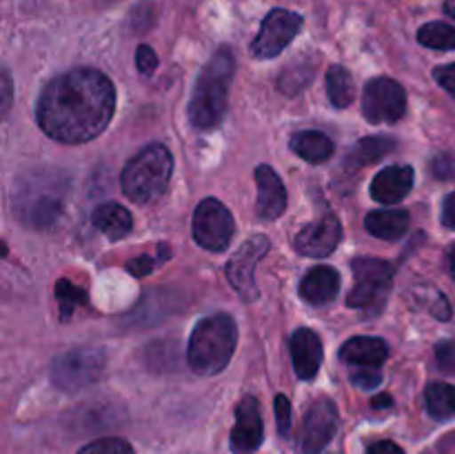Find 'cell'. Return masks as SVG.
Returning <instances> with one entry per match:
<instances>
[{
	"mask_svg": "<svg viewBox=\"0 0 455 454\" xmlns=\"http://www.w3.org/2000/svg\"><path fill=\"white\" fill-rule=\"evenodd\" d=\"M271 249V240L267 236L256 234L240 245L238 252L231 256L227 265V279L231 288L244 298V301H256L258 285H256V267L260 258Z\"/></svg>",
	"mask_w": 455,
	"mask_h": 454,
	"instance_id": "obj_11",
	"label": "cell"
},
{
	"mask_svg": "<svg viewBox=\"0 0 455 454\" xmlns=\"http://www.w3.org/2000/svg\"><path fill=\"white\" fill-rule=\"evenodd\" d=\"M238 343V325L234 316L213 314L198 320L191 332L187 361L198 377H216L229 365Z\"/></svg>",
	"mask_w": 455,
	"mask_h": 454,
	"instance_id": "obj_3",
	"label": "cell"
},
{
	"mask_svg": "<svg viewBox=\"0 0 455 454\" xmlns=\"http://www.w3.org/2000/svg\"><path fill=\"white\" fill-rule=\"evenodd\" d=\"M235 61L227 47L216 52L196 80L189 102V120L198 129H213L220 125L227 111L229 85L234 78Z\"/></svg>",
	"mask_w": 455,
	"mask_h": 454,
	"instance_id": "obj_2",
	"label": "cell"
},
{
	"mask_svg": "<svg viewBox=\"0 0 455 454\" xmlns=\"http://www.w3.org/2000/svg\"><path fill=\"white\" fill-rule=\"evenodd\" d=\"M413 187V169L409 165H391L376 174L371 182V199L382 205L400 203Z\"/></svg>",
	"mask_w": 455,
	"mask_h": 454,
	"instance_id": "obj_17",
	"label": "cell"
},
{
	"mask_svg": "<svg viewBox=\"0 0 455 454\" xmlns=\"http://www.w3.org/2000/svg\"><path fill=\"white\" fill-rule=\"evenodd\" d=\"M380 381H382V374L373 368L360 369V372H355L354 377H351V383L358 385L360 390H373V387L380 385Z\"/></svg>",
	"mask_w": 455,
	"mask_h": 454,
	"instance_id": "obj_32",
	"label": "cell"
},
{
	"mask_svg": "<svg viewBox=\"0 0 455 454\" xmlns=\"http://www.w3.org/2000/svg\"><path fill=\"white\" fill-rule=\"evenodd\" d=\"M65 194L67 181L58 174L53 176L36 174V176L25 178L13 194L16 216H20V221L34 230L52 227L65 207Z\"/></svg>",
	"mask_w": 455,
	"mask_h": 454,
	"instance_id": "obj_5",
	"label": "cell"
},
{
	"mask_svg": "<svg viewBox=\"0 0 455 454\" xmlns=\"http://www.w3.org/2000/svg\"><path fill=\"white\" fill-rule=\"evenodd\" d=\"M394 150H395V141H391L389 136H364L363 141L351 150L349 165L364 167V165L369 163H378L382 156H387Z\"/></svg>",
	"mask_w": 455,
	"mask_h": 454,
	"instance_id": "obj_25",
	"label": "cell"
},
{
	"mask_svg": "<svg viewBox=\"0 0 455 454\" xmlns=\"http://www.w3.org/2000/svg\"><path fill=\"white\" fill-rule=\"evenodd\" d=\"M409 212L404 209H378V212L367 214L364 227L369 234L382 240H398L409 231Z\"/></svg>",
	"mask_w": 455,
	"mask_h": 454,
	"instance_id": "obj_21",
	"label": "cell"
},
{
	"mask_svg": "<svg viewBox=\"0 0 455 454\" xmlns=\"http://www.w3.org/2000/svg\"><path fill=\"white\" fill-rule=\"evenodd\" d=\"M158 261H163V256L151 258V256H140V258H132L127 263V270L132 272L133 276H147L154 272V267L158 265Z\"/></svg>",
	"mask_w": 455,
	"mask_h": 454,
	"instance_id": "obj_34",
	"label": "cell"
},
{
	"mask_svg": "<svg viewBox=\"0 0 455 454\" xmlns=\"http://www.w3.org/2000/svg\"><path fill=\"white\" fill-rule=\"evenodd\" d=\"M447 261H449V272H451V276L455 279V243L451 245V247H449Z\"/></svg>",
	"mask_w": 455,
	"mask_h": 454,
	"instance_id": "obj_41",
	"label": "cell"
},
{
	"mask_svg": "<svg viewBox=\"0 0 455 454\" xmlns=\"http://www.w3.org/2000/svg\"><path fill=\"white\" fill-rule=\"evenodd\" d=\"M105 372V352L98 347H74L52 365L53 385L62 392H78L93 385Z\"/></svg>",
	"mask_w": 455,
	"mask_h": 454,
	"instance_id": "obj_7",
	"label": "cell"
},
{
	"mask_svg": "<svg viewBox=\"0 0 455 454\" xmlns=\"http://www.w3.org/2000/svg\"><path fill=\"white\" fill-rule=\"evenodd\" d=\"M291 150L307 163H324L333 156V142L327 134L309 129V132L293 134Z\"/></svg>",
	"mask_w": 455,
	"mask_h": 454,
	"instance_id": "obj_22",
	"label": "cell"
},
{
	"mask_svg": "<svg viewBox=\"0 0 455 454\" xmlns=\"http://www.w3.org/2000/svg\"><path fill=\"white\" fill-rule=\"evenodd\" d=\"M389 356V345L376 336H354L340 347V359L360 368H378Z\"/></svg>",
	"mask_w": 455,
	"mask_h": 454,
	"instance_id": "obj_19",
	"label": "cell"
},
{
	"mask_svg": "<svg viewBox=\"0 0 455 454\" xmlns=\"http://www.w3.org/2000/svg\"><path fill=\"white\" fill-rule=\"evenodd\" d=\"M78 454H133V450L123 439H98L84 445Z\"/></svg>",
	"mask_w": 455,
	"mask_h": 454,
	"instance_id": "obj_29",
	"label": "cell"
},
{
	"mask_svg": "<svg viewBox=\"0 0 455 454\" xmlns=\"http://www.w3.org/2000/svg\"><path fill=\"white\" fill-rule=\"evenodd\" d=\"M443 225L455 230V191H451L443 203Z\"/></svg>",
	"mask_w": 455,
	"mask_h": 454,
	"instance_id": "obj_36",
	"label": "cell"
},
{
	"mask_svg": "<svg viewBox=\"0 0 455 454\" xmlns=\"http://www.w3.org/2000/svg\"><path fill=\"white\" fill-rule=\"evenodd\" d=\"M3 87H4V111H7L9 105H12V78H9L7 71H4Z\"/></svg>",
	"mask_w": 455,
	"mask_h": 454,
	"instance_id": "obj_40",
	"label": "cell"
},
{
	"mask_svg": "<svg viewBox=\"0 0 455 454\" xmlns=\"http://www.w3.org/2000/svg\"><path fill=\"white\" fill-rule=\"evenodd\" d=\"M265 439L260 405L253 396H244L235 408V426L231 430V448L238 454H249L260 448Z\"/></svg>",
	"mask_w": 455,
	"mask_h": 454,
	"instance_id": "obj_14",
	"label": "cell"
},
{
	"mask_svg": "<svg viewBox=\"0 0 455 454\" xmlns=\"http://www.w3.org/2000/svg\"><path fill=\"white\" fill-rule=\"evenodd\" d=\"M338 432V409L331 399L323 396V399L314 401L305 414V423H302L300 445L305 454H320L329 445V441L336 436Z\"/></svg>",
	"mask_w": 455,
	"mask_h": 454,
	"instance_id": "obj_12",
	"label": "cell"
},
{
	"mask_svg": "<svg viewBox=\"0 0 455 454\" xmlns=\"http://www.w3.org/2000/svg\"><path fill=\"white\" fill-rule=\"evenodd\" d=\"M371 405L378 409H385V408H391V405H394V399H391L389 394H380L371 401Z\"/></svg>",
	"mask_w": 455,
	"mask_h": 454,
	"instance_id": "obj_39",
	"label": "cell"
},
{
	"mask_svg": "<svg viewBox=\"0 0 455 454\" xmlns=\"http://www.w3.org/2000/svg\"><path fill=\"white\" fill-rule=\"evenodd\" d=\"M256 185H258V203L256 212L262 221H275L287 209V191H284L283 181L274 167L260 165L256 169Z\"/></svg>",
	"mask_w": 455,
	"mask_h": 454,
	"instance_id": "obj_15",
	"label": "cell"
},
{
	"mask_svg": "<svg viewBox=\"0 0 455 454\" xmlns=\"http://www.w3.org/2000/svg\"><path fill=\"white\" fill-rule=\"evenodd\" d=\"M355 288L351 289L347 305L364 312H378L387 301L394 285V267L382 258H355Z\"/></svg>",
	"mask_w": 455,
	"mask_h": 454,
	"instance_id": "obj_6",
	"label": "cell"
},
{
	"mask_svg": "<svg viewBox=\"0 0 455 454\" xmlns=\"http://www.w3.org/2000/svg\"><path fill=\"white\" fill-rule=\"evenodd\" d=\"M438 363L443 368H449L453 372L455 368V343H440L438 345Z\"/></svg>",
	"mask_w": 455,
	"mask_h": 454,
	"instance_id": "obj_35",
	"label": "cell"
},
{
	"mask_svg": "<svg viewBox=\"0 0 455 454\" xmlns=\"http://www.w3.org/2000/svg\"><path fill=\"white\" fill-rule=\"evenodd\" d=\"M56 298H58V305H60L62 320H69L71 316H74V312L78 310L80 305H87L89 301L87 292L67 279H60L56 283Z\"/></svg>",
	"mask_w": 455,
	"mask_h": 454,
	"instance_id": "obj_27",
	"label": "cell"
},
{
	"mask_svg": "<svg viewBox=\"0 0 455 454\" xmlns=\"http://www.w3.org/2000/svg\"><path fill=\"white\" fill-rule=\"evenodd\" d=\"M327 96L331 101L333 107L338 109H345L354 102L355 98V85L354 78H351L349 71L340 65L329 67L327 71Z\"/></svg>",
	"mask_w": 455,
	"mask_h": 454,
	"instance_id": "obj_24",
	"label": "cell"
},
{
	"mask_svg": "<svg viewBox=\"0 0 455 454\" xmlns=\"http://www.w3.org/2000/svg\"><path fill=\"white\" fill-rule=\"evenodd\" d=\"M340 292V276L333 267H311L300 283V296L311 305H327Z\"/></svg>",
	"mask_w": 455,
	"mask_h": 454,
	"instance_id": "obj_18",
	"label": "cell"
},
{
	"mask_svg": "<svg viewBox=\"0 0 455 454\" xmlns=\"http://www.w3.org/2000/svg\"><path fill=\"white\" fill-rule=\"evenodd\" d=\"M434 78L438 80L440 87L447 89V92L451 93V96L455 98V62H451V65H440V67H435Z\"/></svg>",
	"mask_w": 455,
	"mask_h": 454,
	"instance_id": "obj_33",
	"label": "cell"
},
{
	"mask_svg": "<svg viewBox=\"0 0 455 454\" xmlns=\"http://www.w3.org/2000/svg\"><path fill=\"white\" fill-rule=\"evenodd\" d=\"M449 165H453V158H449V156H438V160H435V174H438V178H453L455 172H451V167Z\"/></svg>",
	"mask_w": 455,
	"mask_h": 454,
	"instance_id": "obj_38",
	"label": "cell"
},
{
	"mask_svg": "<svg viewBox=\"0 0 455 454\" xmlns=\"http://www.w3.org/2000/svg\"><path fill=\"white\" fill-rule=\"evenodd\" d=\"M427 412L435 421H449L455 418V385L451 383H429L425 392Z\"/></svg>",
	"mask_w": 455,
	"mask_h": 454,
	"instance_id": "obj_23",
	"label": "cell"
},
{
	"mask_svg": "<svg viewBox=\"0 0 455 454\" xmlns=\"http://www.w3.org/2000/svg\"><path fill=\"white\" fill-rule=\"evenodd\" d=\"M407 111V93L394 78L369 80L363 93V114L369 123H395Z\"/></svg>",
	"mask_w": 455,
	"mask_h": 454,
	"instance_id": "obj_10",
	"label": "cell"
},
{
	"mask_svg": "<svg viewBox=\"0 0 455 454\" xmlns=\"http://www.w3.org/2000/svg\"><path fill=\"white\" fill-rule=\"evenodd\" d=\"M444 9H447L449 16L455 18V0H447V4H444Z\"/></svg>",
	"mask_w": 455,
	"mask_h": 454,
	"instance_id": "obj_42",
	"label": "cell"
},
{
	"mask_svg": "<svg viewBox=\"0 0 455 454\" xmlns=\"http://www.w3.org/2000/svg\"><path fill=\"white\" fill-rule=\"evenodd\" d=\"M194 239L207 252H225L234 239V216L218 199H204L194 214Z\"/></svg>",
	"mask_w": 455,
	"mask_h": 454,
	"instance_id": "obj_8",
	"label": "cell"
},
{
	"mask_svg": "<svg viewBox=\"0 0 455 454\" xmlns=\"http://www.w3.org/2000/svg\"><path fill=\"white\" fill-rule=\"evenodd\" d=\"M311 78H314V67L291 65L287 71H283V76L278 80V87L287 96H296L298 92H302L311 83Z\"/></svg>",
	"mask_w": 455,
	"mask_h": 454,
	"instance_id": "obj_28",
	"label": "cell"
},
{
	"mask_svg": "<svg viewBox=\"0 0 455 454\" xmlns=\"http://www.w3.org/2000/svg\"><path fill=\"white\" fill-rule=\"evenodd\" d=\"M369 454H404V450L394 441H378L369 448Z\"/></svg>",
	"mask_w": 455,
	"mask_h": 454,
	"instance_id": "obj_37",
	"label": "cell"
},
{
	"mask_svg": "<svg viewBox=\"0 0 455 454\" xmlns=\"http://www.w3.org/2000/svg\"><path fill=\"white\" fill-rule=\"evenodd\" d=\"M418 43L435 52H451L455 49V27L449 22H427L418 31Z\"/></svg>",
	"mask_w": 455,
	"mask_h": 454,
	"instance_id": "obj_26",
	"label": "cell"
},
{
	"mask_svg": "<svg viewBox=\"0 0 455 454\" xmlns=\"http://www.w3.org/2000/svg\"><path fill=\"white\" fill-rule=\"evenodd\" d=\"M291 361L296 374L302 381H311L318 374L320 365H323V341L318 334L309 328H300L293 332L291 343Z\"/></svg>",
	"mask_w": 455,
	"mask_h": 454,
	"instance_id": "obj_16",
	"label": "cell"
},
{
	"mask_svg": "<svg viewBox=\"0 0 455 454\" xmlns=\"http://www.w3.org/2000/svg\"><path fill=\"white\" fill-rule=\"evenodd\" d=\"M342 227L340 221L333 216H324L320 221L309 223L302 227L296 236V249L302 256L324 258L340 245Z\"/></svg>",
	"mask_w": 455,
	"mask_h": 454,
	"instance_id": "obj_13",
	"label": "cell"
},
{
	"mask_svg": "<svg viewBox=\"0 0 455 454\" xmlns=\"http://www.w3.org/2000/svg\"><path fill=\"white\" fill-rule=\"evenodd\" d=\"M116 89L102 71L92 67L65 71L49 80L38 98V125L53 141L89 142L109 127Z\"/></svg>",
	"mask_w": 455,
	"mask_h": 454,
	"instance_id": "obj_1",
	"label": "cell"
},
{
	"mask_svg": "<svg viewBox=\"0 0 455 454\" xmlns=\"http://www.w3.org/2000/svg\"><path fill=\"white\" fill-rule=\"evenodd\" d=\"M275 421H278L280 434H289V427H291V403L283 394L275 396Z\"/></svg>",
	"mask_w": 455,
	"mask_h": 454,
	"instance_id": "obj_31",
	"label": "cell"
},
{
	"mask_svg": "<svg viewBox=\"0 0 455 454\" xmlns=\"http://www.w3.org/2000/svg\"><path fill=\"white\" fill-rule=\"evenodd\" d=\"M302 29V16L289 9H271L267 18L262 20L260 31L251 43V53L258 61H267V58H275L283 53L287 45L300 34Z\"/></svg>",
	"mask_w": 455,
	"mask_h": 454,
	"instance_id": "obj_9",
	"label": "cell"
},
{
	"mask_svg": "<svg viewBox=\"0 0 455 454\" xmlns=\"http://www.w3.org/2000/svg\"><path fill=\"white\" fill-rule=\"evenodd\" d=\"M136 65L142 76H151L156 71V67H158V56H156V52L149 45H140V47H138Z\"/></svg>",
	"mask_w": 455,
	"mask_h": 454,
	"instance_id": "obj_30",
	"label": "cell"
},
{
	"mask_svg": "<svg viewBox=\"0 0 455 454\" xmlns=\"http://www.w3.org/2000/svg\"><path fill=\"white\" fill-rule=\"evenodd\" d=\"M172 174V151L160 142H151L124 165L120 185L129 200L138 205H151L167 191Z\"/></svg>",
	"mask_w": 455,
	"mask_h": 454,
	"instance_id": "obj_4",
	"label": "cell"
},
{
	"mask_svg": "<svg viewBox=\"0 0 455 454\" xmlns=\"http://www.w3.org/2000/svg\"><path fill=\"white\" fill-rule=\"evenodd\" d=\"M92 223L109 240H120L132 231L133 218L120 203H102L93 209Z\"/></svg>",
	"mask_w": 455,
	"mask_h": 454,
	"instance_id": "obj_20",
	"label": "cell"
}]
</instances>
